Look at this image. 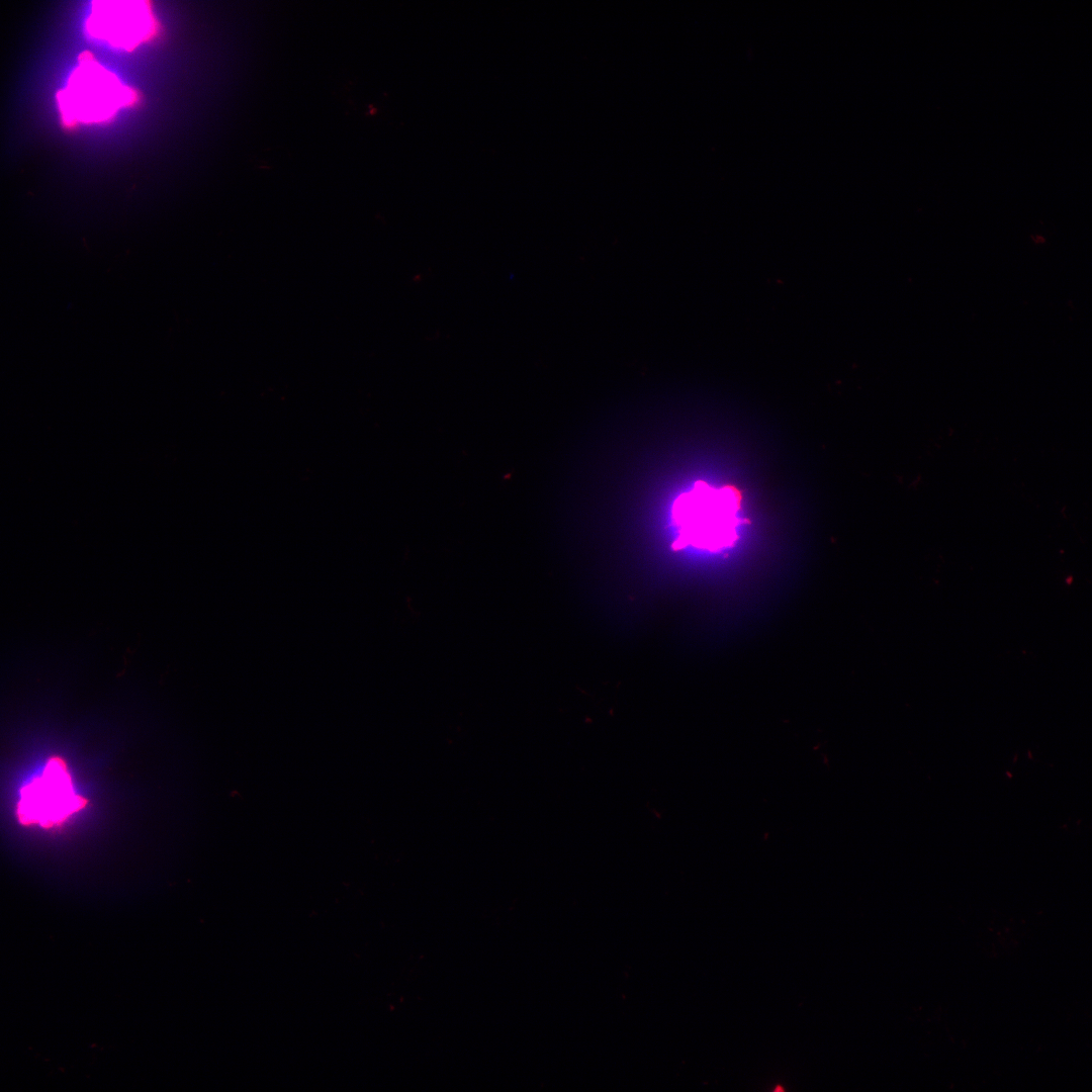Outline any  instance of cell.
<instances>
[{"mask_svg":"<svg viewBox=\"0 0 1092 1092\" xmlns=\"http://www.w3.org/2000/svg\"><path fill=\"white\" fill-rule=\"evenodd\" d=\"M59 100L68 123L90 122L111 116L119 106L133 100V93L114 75L85 56Z\"/></svg>","mask_w":1092,"mask_h":1092,"instance_id":"cell-2","label":"cell"},{"mask_svg":"<svg viewBox=\"0 0 1092 1092\" xmlns=\"http://www.w3.org/2000/svg\"><path fill=\"white\" fill-rule=\"evenodd\" d=\"M740 505L741 494L734 486L716 488L698 481L673 502L671 518L677 534L673 548L715 552L732 546L740 525Z\"/></svg>","mask_w":1092,"mask_h":1092,"instance_id":"cell-1","label":"cell"},{"mask_svg":"<svg viewBox=\"0 0 1092 1092\" xmlns=\"http://www.w3.org/2000/svg\"><path fill=\"white\" fill-rule=\"evenodd\" d=\"M86 799L75 794L66 762L52 757L42 774L20 791L17 817L21 824L49 828L83 809Z\"/></svg>","mask_w":1092,"mask_h":1092,"instance_id":"cell-3","label":"cell"},{"mask_svg":"<svg viewBox=\"0 0 1092 1092\" xmlns=\"http://www.w3.org/2000/svg\"><path fill=\"white\" fill-rule=\"evenodd\" d=\"M87 26L92 35L130 49L150 34L152 17L142 2H98Z\"/></svg>","mask_w":1092,"mask_h":1092,"instance_id":"cell-4","label":"cell"}]
</instances>
